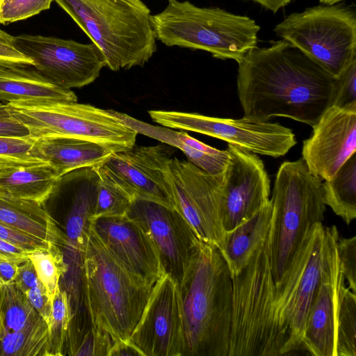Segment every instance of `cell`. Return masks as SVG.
<instances>
[{
  "mask_svg": "<svg viewBox=\"0 0 356 356\" xmlns=\"http://www.w3.org/2000/svg\"><path fill=\"white\" fill-rule=\"evenodd\" d=\"M238 65L245 117H285L313 127L332 104L334 78L285 40L252 48Z\"/></svg>",
  "mask_w": 356,
  "mask_h": 356,
  "instance_id": "1",
  "label": "cell"
},
{
  "mask_svg": "<svg viewBox=\"0 0 356 356\" xmlns=\"http://www.w3.org/2000/svg\"><path fill=\"white\" fill-rule=\"evenodd\" d=\"M178 289L184 356H228L232 281L217 246L199 239Z\"/></svg>",
  "mask_w": 356,
  "mask_h": 356,
  "instance_id": "2",
  "label": "cell"
},
{
  "mask_svg": "<svg viewBox=\"0 0 356 356\" xmlns=\"http://www.w3.org/2000/svg\"><path fill=\"white\" fill-rule=\"evenodd\" d=\"M270 261L267 235L244 268L232 277L228 356H278L291 353Z\"/></svg>",
  "mask_w": 356,
  "mask_h": 356,
  "instance_id": "3",
  "label": "cell"
},
{
  "mask_svg": "<svg viewBox=\"0 0 356 356\" xmlns=\"http://www.w3.org/2000/svg\"><path fill=\"white\" fill-rule=\"evenodd\" d=\"M153 286L117 259L90 226L83 252V288L90 326L107 332L114 342L128 340Z\"/></svg>",
  "mask_w": 356,
  "mask_h": 356,
  "instance_id": "4",
  "label": "cell"
},
{
  "mask_svg": "<svg viewBox=\"0 0 356 356\" xmlns=\"http://www.w3.org/2000/svg\"><path fill=\"white\" fill-rule=\"evenodd\" d=\"M103 53L113 71L143 66L156 51L141 0H54Z\"/></svg>",
  "mask_w": 356,
  "mask_h": 356,
  "instance_id": "5",
  "label": "cell"
},
{
  "mask_svg": "<svg viewBox=\"0 0 356 356\" xmlns=\"http://www.w3.org/2000/svg\"><path fill=\"white\" fill-rule=\"evenodd\" d=\"M268 237L275 284L284 278L306 235L324 219L322 181L308 169L302 158L284 161L275 179Z\"/></svg>",
  "mask_w": 356,
  "mask_h": 356,
  "instance_id": "6",
  "label": "cell"
},
{
  "mask_svg": "<svg viewBox=\"0 0 356 356\" xmlns=\"http://www.w3.org/2000/svg\"><path fill=\"white\" fill-rule=\"evenodd\" d=\"M150 20L156 39L168 47L202 50L238 63L257 47L260 30L247 16L198 7L188 1L168 0L164 10L151 15Z\"/></svg>",
  "mask_w": 356,
  "mask_h": 356,
  "instance_id": "7",
  "label": "cell"
},
{
  "mask_svg": "<svg viewBox=\"0 0 356 356\" xmlns=\"http://www.w3.org/2000/svg\"><path fill=\"white\" fill-rule=\"evenodd\" d=\"M6 104L34 139L76 138L99 143L113 152L135 145L138 133L123 124L110 109L55 99Z\"/></svg>",
  "mask_w": 356,
  "mask_h": 356,
  "instance_id": "8",
  "label": "cell"
},
{
  "mask_svg": "<svg viewBox=\"0 0 356 356\" xmlns=\"http://www.w3.org/2000/svg\"><path fill=\"white\" fill-rule=\"evenodd\" d=\"M274 32L337 78L356 59V13L342 5H325L293 13Z\"/></svg>",
  "mask_w": 356,
  "mask_h": 356,
  "instance_id": "9",
  "label": "cell"
},
{
  "mask_svg": "<svg viewBox=\"0 0 356 356\" xmlns=\"http://www.w3.org/2000/svg\"><path fill=\"white\" fill-rule=\"evenodd\" d=\"M152 120L170 129L191 131L222 140L256 154L277 158L296 143L292 130L277 122L209 117L198 113L149 111Z\"/></svg>",
  "mask_w": 356,
  "mask_h": 356,
  "instance_id": "10",
  "label": "cell"
},
{
  "mask_svg": "<svg viewBox=\"0 0 356 356\" xmlns=\"http://www.w3.org/2000/svg\"><path fill=\"white\" fill-rule=\"evenodd\" d=\"M222 174H209L189 161L177 158H171L165 170L175 208L200 240L218 248L225 233L221 218Z\"/></svg>",
  "mask_w": 356,
  "mask_h": 356,
  "instance_id": "11",
  "label": "cell"
},
{
  "mask_svg": "<svg viewBox=\"0 0 356 356\" xmlns=\"http://www.w3.org/2000/svg\"><path fill=\"white\" fill-rule=\"evenodd\" d=\"M11 45L33 60L39 74L65 89L92 83L106 66L103 53L92 42L23 34L13 36Z\"/></svg>",
  "mask_w": 356,
  "mask_h": 356,
  "instance_id": "12",
  "label": "cell"
},
{
  "mask_svg": "<svg viewBox=\"0 0 356 356\" xmlns=\"http://www.w3.org/2000/svg\"><path fill=\"white\" fill-rule=\"evenodd\" d=\"M127 215L152 241L163 273L179 284L199 242L188 222L175 208L140 198L134 200Z\"/></svg>",
  "mask_w": 356,
  "mask_h": 356,
  "instance_id": "13",
  "label": "cell"
},
{
  "mask_svg": "<svg viewBox=\"0 0 356 356\" xmlns=\"http://www.w3.org/2000/svg\"><path fill=\"white\" fill-rule=\"evenodd\" d=\"M143 356H184L183 317L178 284L167 274L154 284L129 337Z\"/></svg>",
  "mask_w": 356,
  "mask_h": 356,
  "instance_id": "14",
  "label": "cell"
},
{
  "mask_svg": "<svg viewBox=\"0 0 356 356\" xmlns=\"http://www.w3.org/2000/svg\"><path fill=\"white\" fill-rule=\"evenodd\" d=\"M221 184V218L230 231L270 202V180L257 154L228 144Z\"/></svg>",
  "mask_w": 356,
  "mask_h": 356,
  "instance_id": "15",
  "label": "cell"
},
{
  "mask_svg": "<svg viewBox=\"0 0 356 356\" xmlns=\"http://www.w3.org/2000/svg\"><path fill=\"white\" fill-rule=\"evenodd\" d=\"M323 261L317 292L302 337L303 349L314 356H336V323L341 287L345 278L338 256L335 225L325 227Z\"/></svg>",
  "mask_w": 356,
  "mask_h": 356,
  "instance_id": "16",
  "label": "cell"
},
{
  "mask_svg": "<svg viewBox=\"0 0 356 356\" xmlns=\"http://www.w3.org/2000/svg\"><path fill=\"white\" fill-rule=\"evenodd\" d=\"M312 128L302 158L314 175L328 180L356 152V107L331 106Z\"/></svg>",
  "mask_w": 356,
  "mask_h": 356,
  "instance_id": "17",
  "label": "cell"
},
{
  "mask_svg": "<svg viewBox=\"0 0 356 356\" xmlns=\"http://www.w3.org/2000/svg\"><path fill=\"white\" fill-rule=\"evenodd\" d=\"M165 145L136 146L113 152L102 164L112 172L136 198L175 208L165 170L171 159Z\"/></svg>",
  "mask_w": 356,
  "mask_h": 356,
  "instance_id": "18",
  "label": "cell"
},
{
  "mask_svg": "<svg viewBox=\"0 0 356 356\" xmlns=\"http://www.w3.org/2000/svg\"><path fill=\"white\" fill-rule=\"evenodd\" d=\"M106 248L135 275L154 285L163 275L157 251L144 229L127 214L90 220Z\"/></svg>",
  "mask_w": 356,
  "mask_h": 356,
  "instance_id": "19",
  "label": "cell"
},
{
  "mask_svg": "<svg viewBox=\"0 0 356 356\" xmlns=\"http://www.w3.org/2000/svg\"><path fill=\"white\" fill-rule=\"evenodd\" d=\"M33 152L51 166L57 177L76 169L98 166L113 153L99 143L71 137L35 139Z\"/></svg>",
  "mask_w": 356,
  "mask_h": 356,
  "instance_id": "20",
  "label": "cell"
},
{
  "mask_svg": "<svg viewBox=\"0 0 356 356\" xmlns=\"http://www.w3.org/2000/svg\"><path fill=\"white\" fill-rule=\"evenodd\" d=\"M110 111L123 124L163 143L181 149L188 161L202 170L213 175H222L229 161L227 149L211 147L189 136L186 131L172 130L165 127L154 126L113 110Z\"/></svg>",
  "mask_w": 356,
  "mask_h": 356,
  "instance_id": "21",
  "label": "cell"
},
{
  "mask_svg": "<svg viewBox=\"0 0 356 356\" xmlns=\"http://www.w3.org/2000/svg\"><path fill=\"white\" fill-rule=\"evenodd\" d=\"M325 236V226L322 222L316 224L312 245L293 302L290 318L292 351L303 349L302 346V333L321 280Z\"/></svg>",
  "mask_w": 356,
  "mask_h": 356,
  "instance_id": "22",
  "label": "cell"
},
{
  "mask_svg": "<svg viewBox=\"0 0 356 356\" xmlns=\"http://www.w3.org/2000/svg\"><path fill=\"white\" fill-rule=\"evenodd\" d=\"M42 99L77 102L71 90L56 86L33 65H0V100L13 103Z\"/></svg>",
  "mask_w": 356,
  "mask_h": 356,
  "instance_id": "23",
  "label": "cell"
},
{
  "mask_svg": "<svg viewBox=\"0 0 356 356\" xmlns=\"http://www.w3.org/2000/svg\"><path fill=\"white\" fill-rule=\"evenodd\" d=\"M0 222L61 248L65 243L57 221L35 201L0 195Z\"/></svg>",
  "mask_w": 356,
  "mask_h": 356,
  "instance_id": "24",
  "label": "cell"
},
{
  "mask_svg": "<svg viewBox=\"0 0 356 356\" xmlns=\"http://www.w3.org/2000/svg\"><path fill=\"white\" fill-rule=\"evenodd\" d=\"M272 207L270 202L233 229L225 232L220 248L231 277L248 264L257 248L268 233Z\"/></svg>",
  "mask_w": 356,
  "mask_h": 356,
  "instance_id": "25",
  "label": "cell"
},
{
  "mask_svg": "<svg viewBox=\"0 0 356 356\" xmlns=\"http://www.w3.org/2000/svg\"><path fill=\"white\" fill-rule=\"evenodd\" d=\"M57 178L51 166L44 162L2 166L0 168V195L42 204Z\"/></svg>",
  "mask_w": 356,
  "mask_h": 356,
  "instance_id": "26",
  "label": "cell"
},
{
  "mask_svg": "<svg viewBox=\"0 0 356 356\" xmlns=\"http://www.w3.org/2000/svg\"><path fill=\"white\" fill-rule=\"evenodd\" d=\"M323 200L349 225L356 218V152L330 179L322 182Z\"/></svg>",
  "mask_w": 356,
  "mask_h": 356,
  "instance_id": "27",
  "label": "cell"
},
{
  "mask_svg": "<svg viewBox=\"0 0 356 356\" xmlns=\"http://www.w3.org/2000/svg\"><path fill=\"white\" fill-rule=\"evenodd\" d=\"M49 350V327L42 317L0 339V356H50Z\"/></svg>",
  "mask_w": 356,
  "mask_h": 356,
  "instance_id": "28",
  "label": "cell"
},
{
  "mask_svg": "<svg viewBox=\"0 0 356 356\" xmlns=\"http://www.w3.org/2000/svg\"><path fill=\"white\" fill-rule=\"evenodd\" d=\"M97 170L99 182L95 209L91 220L103 216L126 215L136 197L103 164L97 166Z\"/></svg>",
  "mask_w": 356,
  "mask_h": 356,
  "instance_id": "29",
  "label": "cell"
},
{
  "mask_svg": "<svg viewBox=\"0 0 356 356\" xmlns=\"http://www.w3.org/2000/svg\"><path fill=\"white\" fill-rule=\"evenodd\" d=\"M0 306L6 332L22 329L41 317L15 282L0 285Z\"/></svg>",
  "mask_w": 356,
  "mask_h": 356,
  "instance_id": "30",
  "label": "cell"
},
{
  "mask_svg": "<svg viewBox=\"0 0 356 356\" xmlns=\"http://www.w3.org/2000/svg\"><path fill=\"white\" fill-rule=\"evenodd\" d=\"M335 352L336 356H356V293L345 284L340 289Z\"/></svg>",
  "mask_w": 356,
  "mask_h": 356,
  "instance_id": "31",
  "label": "cell"
},
{
  "mask_svg": "<svg viewBox=\"0 0 356 356\" xmlns=\"http://www.w3.org/2000/svg\"><path fill=\"white\" fill-rule=\"evenodd\" d=\"M28 258L33 263L38 277L46 288L52 301L67 271L60 246L51 243L48 248L32 252Z\"/></svg>",
  "mask_w": 356,
  "mask_h": 356,
  "instance_id": "32",
  "label": "cell"
},
{
  "mask_svg": "<svg viewBox=\"0 0 356 356\" xmlns=\"http://www.w3.org/2000/svg\"><path fill=\"white\" fill-rule=\"evenodd\" d=\"M72 312L67 292L58 288L52 303L49 331L50 356L63 355L65 344L70 339Z\"/></svg>",
  "mask_w": 356,
  "mask_h": 356,
  "instance_id": "33",
  "label": "cell"
},
{
  "mask_svg": "<svg viewBox=\"0 0 356 356\" xmlns=\"http://www.w3.org/2000/svg\"><path fill=\"white\" fill-rule=\"evenodd\" d=\"M35 139L27 137L0 136V165L10 166L42 163L33 154Z\"/></svg>",
  "mask_w": 356,
  "mask_h": 356,
  "instance_id": "34",
  "label": "cell"
},
{
  "mask_svg": "<svg viewBox=\"0 0 356 356\" xmlns=\"http://www.w3.org/2000/svg\"><path fill=\"white\" fill-rule=\"evenodd\" d=\"M54 0H0V24L23 20L48 10Z\"/></svg>",
  "mask_w": 356,
  "mask_h": 356,
  "instance_id": "35",
  "label": "cell"
},
{
  "mask_svg": "<svg viewBox=\"0 0 356 356\" xmlns=\"http://www.w3.org/2000/svg\"><path fill=\"white\" fill-rule=\"evenodd\" d=\"M334 79L335 91L332 106L356 107V59Z\"/></svg>",
  "mask_w": 356,
  "mask_h": 356,
  "instance_id": "36",
  "label": "cell"
},
{
  "mask_svg": "<svg viewBox=\"0 0 356 356\" xmlns=\"http://www.w3.org/2000/svg\"><path fill=\"white\" fill-rule=\"evenodd\" d=\"M113 343L114 341L107 332L90 326L72 355L108 356Z\"/></svg>",
  "mask_w": 356,
  "mask_h": 356,
  "instance_id": "37",
  "label": "cell"
},
{
  "mask_svg": "<svg viewBox=\"0 0 356 356\" xmlns=\"http://www.w3.org/2000/svg\"><path fill=\"white\" fill-rule=\"evenodd\" d=\"M337 248L345 280L356 293V236L343 238L339 235Z\"/></svg>",
  "mask_w": 356,
  "mask_h": 356,
  "instance_id": "38",
  "label": "cell"
},
{
  "mask_svg": "<svg viewBox=\"0 0 356 356\" xmlns=\"http://www.w3.org/2000/svg\"><path fill=\"white\" fill-rule=\"evenodd\" d=\"M0 239L19 247L29 253L47 248L51 244L1 222Z\"/></svg>",
  "mask_w": 356,
  "mask_h": 356,
  "instance_id": "39",
  "label": "cell"
},
{
  "mask_svg": "<svg viewBox=\"0 0 356 356\" xmlns=\"http://www.w3.org/2000/svg\"><path fill=\"white\" fill-rule=\"evenodd\" d=\"M25 294L31 305L49 327L51 317L53 301L44 286L40 281L35 286L27 291Z\"/></svg>",
  "mask_w": 356,
  "mask_h": 356,
  "instance_id": "40",
  "label": "cell"
},
{
  "mask_svg": "<svg viewBox=\"0 0 356 356\" xmlns=\"http://www.w3.org/2000/svg\"><path fill=\"white\" fill-rule=\"evenodd\" d=\"M27 128L12 113L7 104L0 103V136L27 137Z\"/></svg>",
  "mask_w": 356,
  "mask_h": 356,
  "instance_id": "41",
  "label": "cell"
},
{
  "mask_svg": "<svg viewBox=\"0 0 356 356\" xmlns=\"http://www.w3.org/2000/svg\"><path fill=\"white\" fill-rule=\"evenodd\" d=\"M39 282L34 266L29 258L19 265L15 283L24 293Z\"/></svg>",
  "mask_w": 356,
  "mask_h": 356,
  "instance_id": "42",
  "label": "cell"
},
{
  "mask_svg": "<svg viewBox=\"0 0 356 356\" xmlns=\"http://www.w3.org/2000/svg\"><path fill=\"white\" fill-rule=\"evenodd\" d=\"M33 60L12 45L0 42V65H33Z\"/></svg>",
  "mask_w": 356,
  "mask_h": 356,
  "instance_id": "43",
  "label": "cell"
},
{
  "mask_svg": "<svg viewBox=\"0 0 356 356\" xmlns=\"http://www.w3.org/2000/svg\"><path fill=\"white\" fill-rule=\"evenodd\" d=\"M17 261L9 259H0V285L15 282L19 265Z\"/></svg>",
  "mask_w": 356,
  "mask_h": 356,
  "instance_id": "44",
  "label": "cell"
},
{
  "mask_svg": "<svg viewBox=\"0 0 356 356\" xmlns=\"http://www.w3.org/2000/svg\"><path fill=\"white\" fill-rule=\"evenodd\" d=\"M29 253L24 249L0 239V259H9L24 262Z\"/></svg>",
  "mask_w": 356,
  "mask_h": 356,
  "instance_id": "45",
  "label": "cell"
},
{
  "mask_svg": "<svg viewBox=\"0 0 356 356\" xmlns=\"http://www.w3.org/2000/svg\"><path fill=\"white\" fill-rule=\"evenodd\" d=\"M108 356H143L142 353L130 341H118L114 342Z\"/></svg>",
  "mask_w": 356,
  "mask_h": 356,
  "instance_id": "46",
  "label": "cell"
},
{
  "mask_svg": "<svg viewBox=\"0 0 356 356\" xmlns=\"http://www.w3.org/2000/svg\"><path fill=\"white\" fill-rule=\"evenodd\" d=\"M257 2L266 9L273 13H276L280 8L284 7L291 2V0H252Z\"/></svg>",
  "mask_w": 356,
  "mask_h": 356,
  "instance_id": "47",
  "label": "cell"
},
{
  "mask_svg": "<svg viewBox=\"0 0 356 356\" xmlns=\"http://www.w3.org/2000/svg\"><path fill=\"white\" fill-rule=\"evenodd\" d=\"M13 35L7 33L6 32L2 31L0 29V42L10 44L11 45V41H12Z\"/></svg>",
  "mask_w": 356,
  "mask_h": 356,
  "instance_id": "48",
  "label": "cell"
},
{
  "mask_svg": "<svg viewBox=\"0 0 356 356\" xmlns=\"http://www.w3.org/2000/svg\"><path fill=\"white\" fill-rule=\"evenodd\" d=\"M6 332V327L4 325L3 318L2 316L1 311V306H0V339L2 337V336L4 334V333Z\"/></svg>",
  "mask_w": 356,
  "mask_h": 356,
  "instance_id": "49",
  "label": "cell"
},
{
  "mask_svg": "<svg viewBox=\"0 0 356 356\" xmlns=\"http://www.w3.org/2000/svg\"><path fill=\"white\" fill-rule=\"evenodd\" d=\"M343 0H319L324 5H334L335 3Z\"/></svg>",
  "mask_w": 356,
  "mask_h": 356,
  "instance_id": "50",
  "label": "cell"
},
{
  "mask_svg": "<svg viewBox=\"0 0 356 356\" xmlns=\"http://www.w3.org/2000/svg\"><path fill=\"white\" fill-rule=\"evenodd\" d=\"M1 167H2V166H1V165H0V168H1Z\"/></svg>",
  "mask_w": 356,
  "mask_h": 356,
  "instance_id": "51",
  "label": "cell"
}]
</instances>
